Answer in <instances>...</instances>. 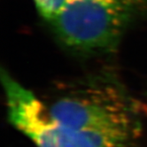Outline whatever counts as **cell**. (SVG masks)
<instances>
[{
	"instance_id": "1",
	"label": "cell",
	"mask_w": 147,
	"mask_h": 147,
	"mask_svg": "<svg viewBox=\"0 0 147 147\" xmlns=\"http://www.w3.org/2000/svg\"><path fill=\"white\" fill-rule=\"evenodd\" d=\"M55 120L101 147H135L138 123L128 99L115 87L90 84L48 106Z\"/></svg>"
},
{
	"instance_id": "2",
	"label": "cell",
	"mask_w": 147,
	"mask_h": 147,
	"mask_svg": "<svg viewBox=\"0 0 147 147\" xmlns=\"http://www.w3.org/2000/svg\"><path fill=\"white\" fill-rule=\"evenodd\" d=\"M147 18V0H72L50 23L68 48L83 53L103 52L125 31Z\"/></svg>"
},
{
	"instance_id": "3",
	"label": "cell",
	"mask_w": 147,
	"mask_h": 147,
	"mask_svg": "<svg viewBox=\"0 0 147 147\" xmlns=\"http://www.w3.org/2000/svg\"><path fill=\"white\" fill-rule=\"evenodd\" d=\"M1 76L9 121L36 147H101L55 120L47 105L8 73Z\"/></svg>"
},
{
	"instance_id": "4",
	"label": "cell",
	"mask_w": 147,
	"mask_h": 147,
	"mask_svg": "<svg viewBox=\"0 0 147 147\" xmlns=\"http://www.w3.org/2000/svg\"><path fill=\"white\" fill-rule=\"evenodd\" d=\"M39 13L46 20H51L57 17L71 0H33Z\"/></svg>"
}]
</instances>
